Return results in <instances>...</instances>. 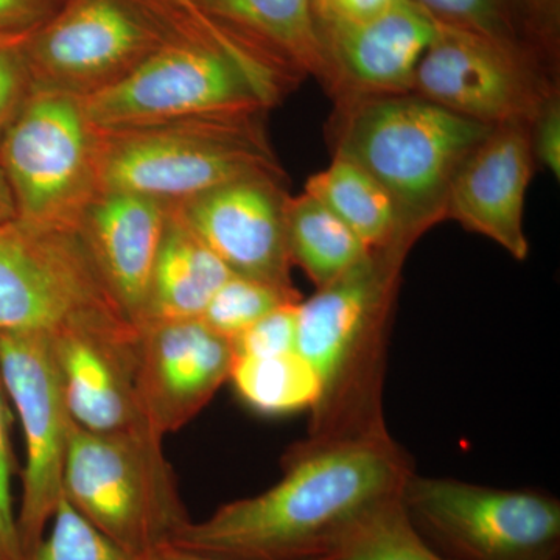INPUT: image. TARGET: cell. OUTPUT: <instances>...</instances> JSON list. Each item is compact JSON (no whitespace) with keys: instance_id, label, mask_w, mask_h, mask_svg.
I'll list each match as a JSON object with an SVG mask.
<instances>
[{"instance_id":"1","label":"cell","mask_w":560,"mask_h":560,"mask_svg":"<svg viewBox=\"0 0 560 560\" xmlns=\"http://www.w3.org/2000/svg\"><path fill=\"white\" fill-rule=\"evenodd\" d=\"M283 475L259 495L189 522L173 547L224 560L338 559L375 511L400 499L415 463L389 431L305 444L283 458Z\"/></svg>"},{"instance_id":"2","label":"cell","mask_w":560,"mask_h":560,"mask_svg":"<svg viewBox=\"0 0 560 560\" xmlns=\"http://www.w3.org/2000/svg\"><path fill=\"white\" fill-rule=\"evenodd\" d=\"M412 248L371 249L341 278L298 304V352L318 378L305 444L388 431L383 418L386 353L401 268Z\"/></svg>"},{"instance_id":"3","label":"cell","mask_w":560,"mask_h":560,"mask_svg":"<svg viewBox=\"0 0 560 560\" xmlns=\"http://www.w3.org/2000/svg\"><path fill=\"white\" fill-rule=\"evenodd\" d=\"M337 151L389 195L401 237L419 241L445 220L448 189L493 127L452 113L415 92L338 101Z\"/></svg>"},{"instance_id":"4","label":"cell","mask_w":560,"mask_h":560,"mask_svg":"<svg viewBox=\"0 0 560 560\" xmlns=\"http://www.w3.org/2000/svg\"><path fill=\"white\" fill-rule=\"evenodd\" d=\"M291 81L237 47L190 33L162 47L113 86L81 98L98 131L142 130L261 114Z\"/></svg>"},{"instance_id":"5","label":"cell","mask_w":560,"mask_h":560,"mask_svg":"<svg viewBox=\"0 0 560 560\" xmlns=\"http://www.w3.org/2000/svg\"><path fill=\"white\" fill-rule=\"evenodd\" d=\"M259 116L101 131L103 191H128L178 206L238 179L282 180L283 171Z\"/></svg>"},{"instance_id":"6","label":"cell","mask_w":560,"mask_h":560,"mask_svg":"<svg viewBox=\"0 0 560 560\" xmlns=\"http://www.w3.org/2000/svg\"><path fill=\"white\" fill-rule=\"evenodd\" d=\"M62 497L125 551L149 558L190 522L162 438L91 433L72 423Z\"/></svg>"},{"instance_id":"7","label":"cell","mask_w":560,"mask_h":560,"mask_svg":"<svg viewBox=\"0 0 560 560\" xmlns=\"http://www.w3.org/2000/svg\"><path fill=\"white\" fill-rule=\"evenodd\" d=\"M190 33L243 50L165 0H65L27 36L22 49L35 86L84 98L113 86L162 47Z\"/></svg>"},{"instance_id":"8","label":"cell","mask_w":560,"mask_h":560,"mask_svg":"<svg viewBox=\"0 0 560 560\" xmlns=\"http://www.w3.org/2000/svg\"><path fill=\"white\" fill-rule=\"evenodd\" d=\"M102 132L81 98L33 88L16 119L0 136V167L9 180L16 219L49 230L79 231L103 194Z\"/></svg>"},{"instance_id":"9","label":"cell","mask_w":560,"mask_h":560,"mask_svg":"<svg viewBox=\"0 0 560 560\" xmlns=\"http://www.w3.org/2000/svg\"><path fill=\"white\" fill-rule=\"evenodd\" d=\"M136 330L79 231L0 221V334Z\"/></svg>"},{"instance_id":"10","label":"cell","mask_w":560,"mask_h":560,"mask_svg":"<svg viewBox=\"0 0 560 560\" xmlns=\"http://www.w3.org/2000/svg\"><path fill=\"white\" fill-rule=\"evenodd\" d=\"M401 504L420 537L451 560H560V501L412 474Z\"/></svg>"},{"instance_id":"11","label":"cell","mask_w":560,"mask_h":560,"mask_svg":"<svg viewBox=\"0 0 560 560\" xmlns=\"http://www.w3.org/2000/svg\"><path fill=\"white\" fill-rule=\"evenodd\" d=\"M541 61L540 51L438 24L411 92L490 127H533L555 97Z\"/></svg>"},{"instance_id":"12","label":"cell","mask_w":560,"mask_h":560,"mask_svg":"<svg viewBox=\"0 0 560 560\" xmlns=\"http://www.w3.org/2000/svg\"><path fill=\"white\" fill-rule=\"evenodd\" d=\"M0 378L20 416L27 455L16 515L24 560L43 539L62 499L73 422L62 399L49 338L0 334Z\"/></svg>"},{"instance_id":"13","label":"cell","mask_w":560,"mask_h":560,"mask_svg":"<svg viewBox=\"0 0 560 560\" xmlns=\"http://www.w3.org/2000/svg\"><path fill=\"white\" fill-rule=\"evenodd\" d=\"M230 338L200 318L147 320L136 338V388L151 430L164 440L190 422L231 378Z\"/></svg>"},{"instance_id":"14","label":"cell","mask_w":560,"mask_h":560,"mask_svg":"<svg viewBox=\"0 0 560 560\" xmlns=\"http://www.w3.org/2000/svg\"><path fill=\"white\" fill-rule=\"evenodd\" d=\"M282 180L256 176L172 206L232 275L294 289Z\"/></svg>"},{"instance_id":"15","label":"cell","mask_w":560,"mask_h":560,"mask_svg":"<svg viewBox=\"0 0 560 560\" xmlns=\"http://www.w3.org/2000/svg\"><path fill=\"white\" fill-rule=\"evenodd\" d=\"M335 101L355 95L407 94L438 22L415 0H394L374 16L316 21Z\"/></svg>"},{"instance_id":"16","label":"cell","mask_w":560,"mask_h":560,"mask_svg":"<svg viewBox=\"0 0 560 560\" xmlns=\"http://www.w3.org/2000/svg\"><path fill=\"white\" fill-rule=\"evenodd\" d=\"M136 338L138 330L98 329H68L49 337L66 410L80 429L154 433L136 388Z\"/></svg>"},{"instance_id":"17","label":"cell","mask_w":560,"mask_h":560,"mask_svg":"<svg viewBox=\"0 0 560 560\" xmlns=\"http://www.w3.org/2000/svg\"><path fill=\"white\" fill-rule=\"evenodd\" d=\"M530 127H493L459 171L448 189L445 220L495 242L514 259L529 253L523 231V209L533 176Z\"/></svg>"},{"instance_id":"18","label":"cell","mask_w":560,"mask_h":560,"mask_svg":"<svg viewBox=\"0 0 560 560\" xmlns=\"http://www.w3.org/2000/svg\"><path fill=\"white\" fill-rule=\"evenodd\" d=\"M171 206L128 191H103L79 232L103 282L138 329Z\"/></svg>"},{"instance_id":"19","label":"cell","mask_w":560,"mask_h":560,"mask_svg":"<svg viewBox=\"0 0 560 560\" xmlns=\"http://www.w3.org/2000/svg\"><path fill=\"white\" fill-rule=\"evenodd\" d=\"M228 38L291 83L315 77L330 88L312 0H191Z\"/></svg>"},{"instance_id":"20","label":"cell","mask_w":560,"mask_h":560,"mask_svg":"<svg viewBox=\"0 0 560 560\" xmlns=\"http://www.w3.org/2000/svg\"><path fill=\"white\" fill-rule=\"evenodd\" d=\"M231 276L230 268L171 206L140 324L200 318L213 294Z\"/></svg>"},{"instance_id":"21","label":"cell","mask_w":560,"mask_h":560,"mask_svg":"<svg viewBox=\"0 0 560 560\" xmlns=\"http://www.w3.org/2000/svg\"><path fill=\"white\" fill-rule=\"evenodd\" d=\"M304 191L331 210L370 249L394 243L415 246L401 237L399 219L386 190L357 162L341 154H335L326 171L311 176Z\"/></svg>"},{"instance_id":"22","label":"cell","mask_w":560,"mask_h":560,"mask_svg":"<svg viewBox=\"0 0 560 560\" xmlns=\"http://www.w3.org/2000/svg\"><path fill=\"white\" fill-rule=\"evenodd\" d=\"M285 237L291 265H298L316 289L341 278L371 253L355 232L307 191L287 198Z\"/></svg>"},{"instance_id":"23","label":"cell","mask_w":560,"mask_h":560,"mask_svg":"<svg viewBox=\"0 0 560 560\" xmlns=\"http://www.w3.org/2000/svg\"><path fill=\"white\" fill-rule=\"evenodd\" d=\"M438 24L545 54L552 39L545 0H415Z\"/></svg>"},{"instance_id":"24","label":"cell","mask_w":560,"mask_h":560,"mask_svg":"<svg viewBox=\"0 0 560 560\" xmlns=\"http://www.w3.org/2000/svg\"><path fill=\"white\" fill-rule=\"evenodd\" d=\"M230 381L241 399L261 415L311 411L319 385L298 350L272 357H237Z\"/></svg>"},{"instance_id":"25","label":"cell","mask_w":560,"mask_h":560,"mask_svg":"<svg viewBox=\"0 0 560 560\" xmlns=\"http://www.w3.org/2000/svg\"><path fill=\"white\" fill-rule=\"evenodd\" d=\"M401 499V497H400ZM375 511L352 534L340 560H451L431 548L415 529L401 500Z\"/></svg>"},{"instance_id":"26","label":"cell","mask_w":560,"mask_h":560,"mask_svg":"<svg viewBox=\"0 0 560 560\" xmlns=\"http://www.w3.org/2000/svg\"><path fill=\"white\" fill-rule=\"evenodd\" d=\"M302 301L300 291L232 275L213 294L200 319L221 337L232 338L285 304Z\"/></svg>"},{"instance_id":"27","label":"cell","mask_w":560,"mask_h":560,"mask_svg":"<svg viewBox=\"0 0 560 560\" xmlns=\"http://www.w3.org/2000/svg\"><path fill=\"white\" fill-rule=\"evenodd\" d=\"M24 560H147L125 551L62 497L35 550Z\"/></svg>"},{"instance_id":"28","label":"cell","mask_w":560,"mask_h":560,"mask_svg":"<svg viewBox=\"0 0 560 560\" xmlns=\"http://www.w3.org/2000/svg\"><path fill=\"white\" fill-rule=\"evenodd\" d=\"M300 302L276 308L241 335L232 338L235 359L237 357H272L298 350V304Z\"/></svg>"},{"instance_id":"29","label":"cell","mask_w":560,"mask_h":560,"mask_svg":"<svg viewBox=\"0 0 560 560\" xmlns=\"http://www.w3.org/2000/svg\"><path fill=\"white\" fill-rule=\"evenodd\" d=\"M27 36L0 40V136L16 119L35 88L22 49Z\"/></svg>"},{"instance_id":"30","label":"cell","mask_w":560,"mask_h":560,"mask_svg":"<svg viewBox=\"0 0 560 560\" xmlns=\"http://www.w3.org/2000/svg\"><path fill=\"white\" fill-rule=\"evenodd\" d=\"M11 447L9 410L0 393V556L5 560H22L16 515L11 501Z\"/></svg>"},{"instance_id":"31","label":"cell","mask_w":560,"mask_h":560,"mask_svg":"<svg viewBox=\"0 0 560 560\" xmlns=\"http://www.w3.org/2000/svg\"><path fill=\"white\" fill-rule=\"evenodd\" d=\"M65 0H0V33L31 35L50 20Z\"/></svg>"},{"instance_id":"32","label":"cell","mask_w":560,"mask_h":560,"mask_svg":"<svg viewBox=\"0 0 560 560\" xmlns=\"http://www.w3.org/2000/svg\"><path fill=\"white\" fill-rule=\"evenodd\" d=\"M530 143L534 158L544 164L559 178L560 176V108L556 97H552L541 108L539 116L530 127Z\"/></svg>"},{"instance_id":"33","label":"cell","mask_w":560,"mask_h":560,"mask_svg":"<svg viewBox=\"0 0 560 560\" xmlns=\"http://www.w3.org/2000/svg\"><path fill=\"white\" fill-rule=\"evenodd\" d=\"M394 0H312L316 21H357L374 16Z\"/></svg>"},{"instance_id":"34","label":"cell","mask_w":560,"mask_h":560,"mask_svg":"<svg viewBox=\"0 0 560 560\" xmlns=\"http://www.w3.org/2000/svg\"><path fill=\"white\" fill-rule=\"evenodd\" d=\"M165 2L171 3L172 7H175L176 10L180 11V13L186 14L187 18H190L191 21L197 22L198 25H201L206 31L213 33V35L221 36V38H228L223 32H220L215 25L210 24L208 20L197 10V7L194 5L191 0H165ZM231 39V38H228ZM232 40V39H231Z\"/></svg>"},{"instance_id":"35","label":"cell","mask_w":560,"mask_h":560,"mask_svg":"<svg viewBox=\"0 0 560 560\" xmlns=\"http://www.w3.org/2000/svg\"><path fill=\"white\" fill-rule=\"evenodd\" d=\"M147 560H224L219 558H212V556L200 555V552H194L189 550H183V548L168 547L161 548L160 551L153 552ZM320 560H340L335 558L320 559Z\"/></svg>"},{"instance_id":"36","label":"cell","mask_w":560,"mask_h":560,"mask_svg":"<svg viewBox=\"0 0 560 560\" xmlns=\"http://www.w3.org/2000/svg\"><path fill=\"white\" fill-rule=\"evenodd\" d=\"M16 219V206H14L13 194L5 178L2 167H0V221Z\"/></svg>"},{"instance_id":"37","label":"cell","mask_w":560,"mask_h":560,"mask_svg":"<svg viewBox=\"0 0 560 560\" xmlns=\"http://www.w3.org/2000/svg\"><path fill=\"white\" fill-rule=\"evenodd\" d=\"M24 36H27V35H3V33H0V40L24 38Z\"/></svg>"},{"instance_id":"38","label":"cell","mask_w":560,"mask_h":560,"mask_svg":"<svg viewBox=\"0 0 560 560\" xmlns=\"http://www.w3.org/2000/svg\"><path fill=\"white\" fill-rule=\"evenodd\" d=\"M0 560H5V559H3L2 556H0Z\"/></svg>"}]
</instances>
